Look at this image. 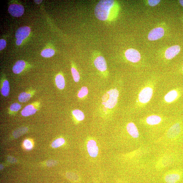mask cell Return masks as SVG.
Returning <instances> with one entry per match:
<instances>
[{"label": "cell", "mask_w": 183, "mask_h": 183, "mask_svg": "<svg viewBox=\"0 0 183 183\" xmlns=\"http://www.w3.org/2000/svg\"><path fill=\"white\" fill-rule=\"evenodd\" d=\"M114 5V1L111 0L100 1L96 5L94 13L95 16L100 20H106L109 16L111 9Z\"/></svg>", "instance_id": "cell-1"}, {"label": "cell", "mask_w": 183, "mask_h": 183, "mask_svg": "<svg viewBox=\"0 0 183 183\" xmlns=\"http://www.w3.org/2000/svg\"><path fill=\"white\" fill-rule=\"evenodd\" d=\"M119 95V92L116 89L110 90L103 96L102 104L107 108H113L118 103Z\"/></svg>", "instance_id": "cell-2"}, {"label": "cell", "mask_w": 183, "mask_h": 183, "mask_svg": "<svg viewBox=\"0 0 183 183\" xmlns=\"http://www.w3.org/2000/svg\"><path fill=\"white\" fill-rule=\"evenodd\" d=\"M153 93V89L150 87H146L143 89L139 95L140 102L143 104L148 102L152 97Z\"/></svg>", "instance_id": "cell-3"}, {"label": "cell", "mask_w": 183, "mask_h": 183, "mask_svg": "<svg viewBox=\"0 0 183 183\" xmlns=\"http://www.w3.org/2000/svg\"><path fill=\"white\" fill-rule=\"evenodd\" d=\"M125 55L128 61L134 63L139 62L141 58V55L139 52L133 49L127 50L125 52Z\"/></svg>", "instance_id": "cell-4"}, {"label": "cell", "mask_w": 183, "mask_h": 183, "mask_svg": "<svg viewBox=\"0 0 183 183\" xmlns=\"http://www.w3.org/2000/svg\"><path fill=\"white\" fill-rule=\"evenodd\" d=\"M8 11L12 16L19 17L21 16L24 12V8L20 5L13 4L10 5L8 8Z\"/></svg>", "instance_id": "cell-5"}, {"label": "cell", "mask_w": 183, "mask_h": 183, "mask_svg": "<svg viewBox=\"0 0 183 183\" xmlns=\"http://www.w3.org/2000/svg\"><path fill=\"white\" fill-rule=\"evenodd\" d=\"M86 146L90 156L93 158L97 157L98 154L99 149L96 141L93 139L89 140Z\"/></svg>", "instance_id": "cell-6"}, {"label": "cell", "mask_w": 183, "mask_h": 183, "mask_svg": "<svg viewBox=\"0 0 183 183\" xmlns=\"http://www.w3.org/2000/svg\"><path fill=\"white\" fill-rule=\"evenodd\" d=\"M164 34V30L163 28L158 27L153 29L149 33L148 40L151 41L157 40L163 37Z\"/></svg>", "instance_id": "cell-7"}, {"label": "cell", "mask_w": 183, "mask_h": 183, "mask_svg": "<svg viewBox=\"0 0 183 183\" xmlns=\"http://www.w3.org/2000/svg\"><path fill=\"white\" fill-rule=\"evenodd\" d=\"M30 32L31 29L29 27H22L17 30L15 36L17 40L23 41L28 37Z\"/></svg>", "instance_id": "cell-8"}, {"label": "cell", "mask_w": 183, "mask_h": 183, "mask_svg": "<svg viewBox=\"0 0 183 183\" xmlns=\"http://www.w3.org/2000/svg\"><path fill=\"white\" fill-rule=\"evenodd\" d=\"M181 50V48L178 45L171 47L166 51L165 56L166 58L171 59L178 55Z\"/></svg>", "instance_id": "cell-9"}, {"label": "cell", "mask_w": 183, "mask_h": 183, "mask_svg": "<svg viewBox=\"0 0 183 183\" xmlns=\"http://www.w3.org/2000/svg\"><path fill=\"white\" fill-rule=\"evenodd\" d=\"M94 64L96 68L101 72H104L107 70V64L105 59L102 56H98L95 59Z\"/></svg>", "instance_id": "cell-10"}, {"label": "cell", "mask_w": 183, "mask_h": 183, "mask_svg": "<svg viewBox=\"0 0 183 183\" xmlns=\"http://www.w3.org/2000/svg\"><path fill=\"white\" fill-rule=\"evenodd\" d=\"M30 104L26 106L22 110V115L23 116L27 117L34 114L38 110L37 104Z\"/></svg>", "instance_id": "cell-11"}, {"label": "cell", "mask_w": 183, "mask_h": 183, "mask_svg": "<svg viewBox=\"0 0 183 183\" xmlns=\"http://www.w3.org/2000/svg\"><path fill=\"white\" fill-rule=\"evenodd\" d=\"M181 131V128L178 123L173 125L167 132V135L170 139L174 138L178 135Z\"/></svg>", "instance_id": "cell-12"}, {"label": "cell", "mask_w": 183, "mask_h": 183, "mask_svg": "<svg viewBox=\"0 0 183 183\" xmlns=\"http://www.w3.org/2000/svg\"><path fill=\"white\" fill-rule=\"evenodd\" d=\"M127 129L128 133L132 137L134 138H137L139 137V131L133 123L130 122L128 123L127 125Z\"/></svg>", "instance_id": "cell-13"}, {"label": "cell", "mask_w": 183, "mask_h": 183, "mask_svg": "<svg viewBox=\"0 0 183 183\" xmlns=\"http://www.w3.org/2000/svg\"><path fill=\"white\" fill-rule=\"evenodd\" d=\"M26 63L22 60L16 62L12 69L13 73L16 74H19L21 73L25 68Z\"/></svg>", "instance_id": "cell-14"}, {"label": "cell", "mask_w": 183, "mask_h": 183, "mask_svg": "<svg viewBox=\"0 0 183 183\" xmlns=\"http://www.w3.org/2000/svg\"><path fill=\"white\" fill-rule=\"evenodd\" d=\"M181 177L178 174H171L167 175L165 178V181L167 183H175L178 181Z\"/></svg>", "instance_id": "cell-15"}, {"label": "cell", "mask_w": 183, "mask_h": 183, "mask_svg": "<svg viewBox=\"0 0 183 183\" xmlns=\"http://www.w3.org/2000/svg\"><path fill=\"white\" fill-rule=\"evenodd\" d=\"M161 119L160 117L157 115H152L147 118V123L149 125H154L158 124L161 121Z\"/></svg>", "instance_id": "cell-16"}, {"label": "cell", "mask_w": 183, "mask_h": 183, "mask_svg": "<svg viewBox=\"0 0 183 183\" xmlns=\"http://www.w3.org/2000/svg\"><path fill=\"white\" fill-rule=\"evenodd\" d=\"M56 85L59 89H64L65 86L64 78L61 74H58L56 76L55 79Z\"/></svg>", "instance_id": "cell-17"}, {"label": "cell", "mask_w": 183, "mask_h": 183, "mask_svg": "<svg viewBox=\"0 0 183 183\" xmlns=\"http://www.w3.org/2000/svg\"><path fill=\"white\" fill-rule=\"evenodd\" d=\"M10 85L8 81L5 80L3 82L1 88V93L5 97H7L9 94Z\"/></svg>", "instance_id": "cell-18"}, {"label": "cell", "mask_w": 183, "mask_h": 183, "mask_svg": "<svg viewBox=\"0 0 183 183\" xmlns=\"http://www.w3.org/2000/svg\"><path fill=\"white\" fill-rule=\"evenodd\" d=\"M178 93L175 90L169 92L164 97V100L167 103L172 102L178 97Z\"/></svg>", "instance_id": "cell-19"}, {"label": "cell", "mask_w": 183, "mask_h": 183, "mask_svg": "<svg viewBox=\"0 0 183 183\" xmlns=\"http://www.w3.org/2000/svg\"><path fill=\"white\" fill-rule=\"evenodd\" d=\"M32 97L31 93L26 92H23L19 96L18 99L21 103H26L30 100Z\"/></svg>", "instance_id": "cell-20"}, {"label": "cell", "mask_w": 183, "mask_h": 183, "mask_svg": "<svg viewBox=\"0 0 183 183\" xmlns=\"http://www.w3.org/2000/svg\"><path fill=\"white\" fill-rule=\"evenodd\" d=\"M72 114L75 118L78 121H82L85 118L84 114L80 110L77 109L74 110L73 111Z\"/></svg>", "instance_id": "cell-21"}, {"label": "cell", "mask_w": 183, "mask_h": 183, "mask_svg": "<svg viewBox=\"0 0 183 183\" xmlns=\"http://www.w3.org/2000/svg\"><path fill=\"white\" fill-rule=\"evenodd\" d=\"M55 51L51 49L44 50L41 53V55L44 58H49L53 56L55 54Z\"/></svg>", "instance_id": "cell-22"}, {"label": "cell", "mask_w": 183, "mask_h": 183, "mask_svg": "<svg viewBox=\"0 0 183 183\" xmlns=\"http://www.w3.org/2000/svg\"><path fill=\"white\" fill-rule=\"evenodd\" d=\"M28 130L27 128L26 127L20 128L14 132L13 136L15 138L19 137L25 133Z\"/></svg>", "instance_id": "cell-23"}, {"label": "cell", "mask_w": 183, "mask_h": 183, "mask_svg": "<svg viewBox=\"0 0 183 183\" xmlns=\"http://www.w3.org/2000/svg\"><path fill=\"white\" fill-rule=\"evenodd\" d=\"M65 140L63 138H59L54 141L52 144V146L54 148H57L64 145Z\"/></svg>", "instance_id": "cell-24"}, {"label": "cell", "mask_w": 183, "mask_h": 183, "mask_svg": "<svg viewBox=\"0 0 183 183\" xmlns=\"http://www.w3.org/2000/svg\"><path fill=\"white\" fill-rule=\"evenodd\" d=\"M71 73L74 81L76 82H78L80 80V75L76 69L73 67L71 68Z\"/></svg>", "instance_id": "cell-25"}, {"label": "cell", "mask_w": 183, "mask_h": 183, "mask_svg": "<svg viewBox=\"0 0 183 183\" xmlns=\"http://www.w3.org/2000/svg\"><path fill=\"white\" fill-rule=\"evenodd\" d=\"M88 93V89L86 86H83L81 88L80 90L78 93V96L80 98H83L86 97Z\"/></svg>", "instance_id": "cell-26"}, {"label": "cell", "mask_w": 183, "mask_h": 183, "mask_svg": "<svg viewBox=\"0 0 183 183\" xmlns=\"http://www.w3.org/2000/svg\"><path fill=\"white\" fill-rule=\"evenodd\" d=\"M21 108V106L17 103H15L11 105L10 109L12 112H16Z\"/></svg>", "instance_id": "cell-27"}, {"label": "cell", "mask_w": 183, "mask_h": 183, "mask_svg": "<svg viewBox=\"0 0 183 183\" xmlns=\"http://www.w3.org/2000/svg\"><path fill=\"white\" fill-rule=\"evenodd\" d=\"M67 178L72 181H77L79 178L76 174L73 173H68L66 175Z\"/></svg>", "instance_id": "cell-28"}, {"label": "cell", "mask_w": 183, "mask_h": 183, "mask_svg": "<svg viewBox=\"0 0 183 183\" xmlns=\"http://www.w3.org/2000/svg\"><path fill=\"white\" fill-rule=\"evenodd\" d=\"M23 145L25 148L27 150H31L33 147V145L31 142L28 139L26 140L24 142Z\"/></svg>", "instance_id": "cell-29"}, {"label": "cell", "mask_w": 183, "mask_h": 183, "mask_svg": "<svg viewBox=\"0 0 183 183\" xmlns=\"http://www.w3.org/2000/svg\"><path fill=\"white\" fill-rule=\"evenodd\" d=\"M160 2V0H149L148 1V4L151 6L154 7Z\"/></svg>", "instance_id": "cell-30"}, {"label": "cell", "mask_w": 183, "mask_h": 183, "mask_svg": "<svg viewBox=\"0 0 183 183\" xmlns=\"http://www.w3.org/2000/svg\"><path fill=\"white\" fill-rule=\"evenodd\" d=\"M6 41L4 40H0V50H2L4 49L6 46Z\"/></svg>", "instance_id": "cell-31"}, {"label": "cell", "mask_w": 183, "mask_h": 183, "mask_svg": "<svg viewBox=\"0 0 183 183\" xmlns=\"http://www.w3.org/2000/svg\"><path fill=\"white\" fill-rule=\"evenodd\" d=\"M23 42V41L19 40H16V44L17 46H20Z\"/></svg>", "instance_id": "cell-32"}, {"label": "cell", "mask_w": 183, "mask_h": 183, "mask_svg": "<svg viewBox=\"0 0 183 183\" xmlns=\"http://www.w3.org/2000/svg\"><path fill=\"white\" fill-rule=\"evenodd\" d=\"M34 2L37 4H40L43 2L42 1H40V0H37V1H34Z\"/></svg>", "instance_id": "cell-33"}, {"label": "cell", "mask_w": 183, "mask_h": 183, "mask_svg": "<svg viewBox=\"0 0 183 183\" xmlns=\"http://www.w3.org/2000/svg\"><path fill=\"white\" fill-rule=\"evenodd\" d=\"M179 1L180 4L183 7V0H181V1Z\"/></svg>", "instance_id": "cell-34"}, {"label": "cell", "mask_w": 183, "mask_h": 183, "mask_svg": "<svg viewBox=\"0 0 183 183\" xmlns=\"http://www.w3.org/2000/svg\"><path fill=\"white\" fill-rule=\"evenodd\" d=\"M2 166V165H1V169H2L3 168Z\"/></svg>", "instance_id": "cell-35"}, {"label": "cell", "mask_w": 183, "mask_h": 183, "mask_svg": "<svg viewBox=\"0 0 183 183\" xmlns=\"http://www.w3.org/2000/svg\"></svg>", "instance_id": "cell-36"}]
</instances>
